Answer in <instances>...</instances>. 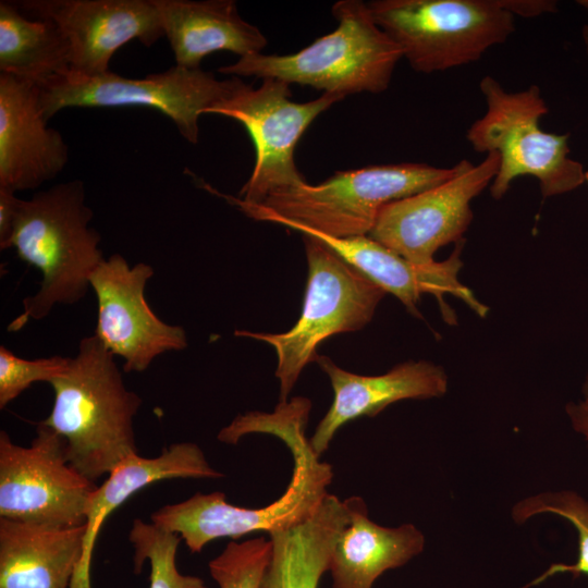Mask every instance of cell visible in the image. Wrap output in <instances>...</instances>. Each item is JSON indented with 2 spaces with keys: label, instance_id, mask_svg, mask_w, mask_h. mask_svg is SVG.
<instances>
[{
  "label": "cell",
  "instance_id": "1",
  "mask_svg": "<svg viewBox=\"0 0 588 588\" xmlns=\"http://www.w3.org/2000/svg\"><path fill=\"white\" fill-rule=\"evenodd\" d=\"M311 401L295 396L280 401L270 413L253 411L236 416L228 431L234 441L252 433L280 439L293 458L289 486L275 501L248 509L226 502L222 492H197L185 501L167 504L150 515L156 526L179 535L191 552H200L220 538L240 539L254 532L269 536L308 522L330 494V464L320 461L306 436Z\"/></svg>",
  "mask_w": 588,
  "mask_h": 588
},
{
  "label": "cell",
  "instance_id": "2",
  "mask_svg": "<svg viewBox=\"0 0 588 588\" xmlns=\"http://www.w3.org/2000/svg\"><path fill=\"white\" fill-rule=\"evenodd\" d=\"M49 383L54 400L41 422L64 439L82 475L96 482L138 454L133 419L143 400L125 387L114 355L95 334L81 340L68 371Z\"/></svg>",
  "mask_w": 588,
  "mask_h": 588
},
{
  "label": "cell",
  "instance_id": "3",
  "mask_svg": "<svg viewBox=\"0 0 588 588\" xmlns=\"http://www.w3.org/2000/svg\"><path fill=\"white\" fill-rule=\"evenodd\" d=\"M85 200L84 182L78 179L21 199L2 249L15 248L42 280L38 292L23 301V310L8 331H19L28 320L48 316L56 305L75 304L86 295L90 275L105 258L98 246L101 236L88 225L94 212Z\"/></svg>",
  "mask_w": 588,
  "mask_h": 588
},
{
  "label": "cell",
  "instance_id": "4",
  "mask_svg": "<svg viewBox=\"0 0 588 588\" xmlns=\"http://www.w3.org/2000/svg\"><path fill=\"white\" fill-rule=\"evenodd\" d=\"M452 168L402 162L338 171L318 185L307 182L275 191L258 205L224 196L247 217L285 225L302 234L336 238L366 236L381 209L452 177Z\"/></svg>",
  "mask_w": 588,
  "mask_h": 588
},
{
  "label": "cell",
  "instance_id": "5",
  "mask_svg": "<svg viewBox=\"0 0 588 588\" xmlns=\"http://www.w3.org/2000/svg\"><path fill=\"white\" fill-rule=\"evenodd\" d=\"M336 28L292 54L254 53L218 69L221 74L275 78L322 94H379L388 89L397 45L377 25L367 2L340 0L332 7Z\"/></svg>",
  "mask_w": 588,
  "mask_h": 588
},
{
  "label": "cell",
  "instance_id": "6",
  "mask_svg": "<svg viewBox=\"0 0 588 588\" xmlns=\"http://www.w3.org/2000/svg\"><path fill=\"white\" fill-rule=\"evenodd\" d=\"M479 87L486 112L468 127L466 138L475 151L500 157L490 185L493 198H502L512 182L525 175L538 181L543 198L568 193L586 182L581 163L569 157V135L541 128L540 120L549 109L537 85L511 93L492 76H485Z\"/></svg>",
  "mask_w": 588,
  "mask_h": 588
},
{
  "label": "cell",
  "instance_id": "7",
  "mask_svg": "<svg viewBox=\"0 0 588 588\" xmlns=\"http://www.w3.org/2000/svg\"><path fill=\"white\" fill-rule=\"evenodd\" d=\"M303 237L308 277L296 323L282 333L234 332L274 348L280 401L287 400L304 368L317 360L318 346L334 334L363 329L387 294L326 243L310 235Z\"/></svg>",
  "mask_w": 588,
  "mask_h": 588
},
{
  "label": "cell",
  "instance_id": "8",
  "mask_svg": "<svg viewBox=\"0 0 588 588\" xmlns=\"http://www.w3.org/2000/svg\"><path fill=\"white\" fill-rule=\"evenodd\" d=\"M367 5L403 58L425 74L475 62L515 30L506 0H373Z\"/></svg>",
  "mask_w": 588,
  "mask_h": 588
},
{
  "label": "cell",
  "instance_id": "9",
  "mask_svg": "<svg viewBox=\"0 0 588 588\" xmlns=\"http://www.w3.org/2000/svg\"><path fill=\"white\" fill-rule=\"evenodd\" d=\"M236 76L218 79L201 69L176 64L144 78H128L111 71L95 77L66 73L39 88L45 120L66 108L144 107L162 112L191 144L199 140V117L230 97L241 85Z\"/></svg>",
  "mask_w": 588,
  "mask_h": 588
},
{
  "label": "cell",
  "instance_id": "10",
  "mask_svg": "<svg viewBox=\"0 0 588 588\" xmlns=\"http://www.w3.org/2000/svg\"><path fill=\"white\" fill-rule=\"evenodd\" d=\"M291 97L290 84L280 79L265 78L258 88L243 82L209 111L240 122L253 142L254 169L237 197L245 204L258 205L275 191L306 182L295 164V147L320 113L345 98L324 93L296 102Z\"/></svg>",
  "mask_w": 588,
  "mask_h": 588
},
{
  "label": "cell",
  "instance_id": "11",
  "mask_svg": "<svg viewBox=\"0 0 588 588\" xmlns=\"http://www.w3.org/2000/svg\"><path fill=\"white\" fill-rule=\"evenodd\" d=\"M97 488L74 468L64 439L39 422L29 446L0 432V517L53 527L86 524Z\"/></svg>",
  "mask_w": 588,
  "mask_h": 588
},
{
  "label": "cell",
  "instance_id": "12",
  "mask_svg": "<svg viewBox=\"0 0 588 588\" xmlns=\"http://www.w3.org/2000/svg\"><path fill=\"white\" fill-rule=\"evenodd\" d=\"M499 166L497 152L478 164L458 161L449 180L384 206L368 236L414 264L433 262L440 247L462 240L473 220L471 201L491 185Z\"/></svg>",
  "mask_w": 588,
  "mask_h": 588
},
{
  "label": "cell",
  "instance_id": "13",
  "mask_svg": "<svg viewBox=\"0 0 588 588\" xmlns=\"http://www.w3.org/2000/svg\"><path fill=\"white\" fill-rule=\"evenodd\" d=\"M152 275L150 265L131 267L120 254L103 259L90 275L98 305L94 334L124 359L125 372L145 371L157 356L187 347L185 330L162 321L146 302L145 287Z\"/></svg>",
  "mask_w": 588,
  "mask_h": 588
},
{
  "label": "cell",
  "instance_id": "14",
  "mask_svg": "<svg viewBox=\"0 0 588 588\" xmlns=\"http://www.w3.org/2000/svg\"><path fill=\"white\" fill-rule=\"evenodd\" d=\"M28 17L53 21L70 46V73L95 77L110 71L113 53L137 39L146 47L164 37L154 0H24Z\"/></svg>",
  "mask_w": 588,
  "mask_h": 588
},
{
  "label": "cell",
  "instance_id": "15",
  "mask_svg": "<svg viewBox=\"0 0 588 588\" xmlns=\"http://www.w3.org/2000/svg\"><path fill=\"white\" fill-rule=\"evenodd\" d=\"M37 85L0 73V187L35 189L69 161L61 133L47 125Z\"/></svg>",
  "mask_w": 588,
  "mask_h": 588
},
{
  "label": "cell",
  "instance_id": "16",
  "mask_svg": "<svg viewBox=\"0 0 588 588\" xmlns=\"http://www.w3.org/2000/svg\"><path fill=\"white\" fill-rule=\"evenodd\" d=\"M316 363L333 389L332 404L309 439L319 457L328 450L338 430L348 421L363 416L375 417L399 401L440 397L448 390L443 368L426 360L405 362L379 376L353 373L322 355Z\"/></svg>",
  "mask_w": 588,
  "mask_h": 588
},
{
  "label": "cell",
  "instance_id": "17",
  "mask_svg": "<svg viewBox=\"0 0 588 588\" xmlns=\"http://www.w3.org/2000/svg\"><path fill=\"white\" fill-rule=\"evenodd\" d=\"M330 246L345 261L357 268L387 293L399 298L408 311L417 315V303L422 294L437 297L444 320L454 323L455 317L444 303V295L462 299L478 316L485 317L488 307L463 285L457 273L462 268V246L444 261L414 264L375 240L366 236L336 238L318 233H305Z\"/></svg>",
  "mask_w": 588,
  "mask_h": 588
},
{
  "label": "cell",
  "instance_id": "18",
  "mask_svg": "<svg viewBox=\"0 0 588 588\" xmlns=\"http://www.w3.org/2000/svg\"><path fill=\"white\" fill-rule=\"evenodd\" d=\"M204 451L194 442H176L156 457L134 454L115 467L90 495L85 524L83 554L70 588H91L90 565L99 530L105 519L131 495L161 480L176 478L220 479Z\"/></svg>",
  "mask_w": 588,
  "mask_h": 588
},
{
  "label": "cell",
  "instance_id": "19",
  "mask_svg": "<svg viewBox=\"0 0 588 588\" xmlns=\"http://www.w3.org/2000/svg\"><path fill=\"white\" fill-rule=\"evenodd\" d=\"M164 37L177 66L200 69L201 60L216 51L240 58L261 53L268 40L245 21L234 0H154Z\"/></svg>",
  "mask_w": 588,
  "mask_h": 588
},
{
  "label": "cell",
  "instance_id": "20",
  "mask_svg": "<svg viewBox=\"0 0 588 588\" xmlns=\"http://www.w3.org/2000/svg\"><path fill=\"white\" fill-rule=\"evenodd\" d=\"M350 519L330 554L333 588H372L387 571L399 568L424 551V534L413 524L384 527L368 517L360 497L347 498Z\"/></svg>",
  "mask_w": 588,
  "mask_h": 588
},
{
  "label": "cell",
  "instance_id": "21",
  "mask_svg": "<svg viewBox=\"0 0 588 588\" xmlns=\"http://www.w3.org/2000/svg\"><path fill=\"white\" fill-rule=\"evenodd\" d=\"M85 525L53 527L0 517V588H70Z\"/></svg>",
  "mask_w": 588,
  "mask_h": 588
},
{
  "label": "cell",
  "instance_id": "22",
  "mask_svg": "<svg viewBox=\"0 0 588 588\" xmlns=\"http://www.w3.org/2000/svg\"><path fill=\"white\" fill-rule=\"evenodd\" d=\"M348 520L345 504L330 495L308 522L269 536L272 558L260 588H318L333 542Z\"/></svg>",
  "mask_w": 588,
  "mask_h": 588
},
{
  "label": "cell",
  "instance_id": "23",
  "mask_svg": "<svg viewBox=\"0 0 588 588\" xmlns=\"http://www.w3.org/2000/svg\"><path fill=\"white\" fill-rule=\"evenodd\" d=\"M70 72V46L49 19H32L15 2H0V73L37 86Z\"/></svg>",
  "mask_w": 588,
  "mask_h": 588
},
{
  "label": "cell",
  "instance_id": "24",
  "mask_svg": "<svg viewBox=\"0 0 588 588\" xmlns=\"http://www.w3.org/2000/svg\"><path fill=\"white\" fill-rule=\"evenodd\" d=\"M540 514L558 515L573 525L577 532L578 555L574 564H552L541 575L520 588L538 586L548 578L562 573L574 577L588 575V501L573 490L546 491L526 497L515 503L511 511L515 524H524Z\"/></svg>",
  "mask_w": 588,
  "mask_h": 588
},
{
  "label": "cell",
  "instance_id": "25",
  "mask_svg": "<svg viewBox=\"0 0 588 588\" xmlns=\"http://www.w3.org/2000/svg\"><path fill=\"white\" fill-rule=\"evenodd\" d=\"M133 546V568L139 574L149 561V588H209L201 578L184 575L176 568L175 556L181 537L152 523L135 518L128 534Z\"/></svg>",
  "mask_w": 588,
  "mask_h": 588
},
{
  "label": "cell",
  "instance_id": "26",
  "mask_svg": "<svg viewBox=\"0 0 588 588\" xmlns=\"http://www.w3.org/2000/svg\"><path fill=\"white\" fill-rule=\"evenodd\" d=\"M272 550L270 538L232 540L209 562L210 575L219 588H260Z\"/></svg>",
  "mask_w": 588,
  "mask_h": 588
},
{
  "label": "cell",
  "instance_id": "27",
  "mask_svg": "<svg viewBox=\"0 0 588 588\" xmlns=\"http://www.w3.org/2000/svg\"><path fill=\"white\" fill-rule=\"evenodd\" d=\"M71 358L51 356L38 359L20 358L3 345L0 346V408L3 409L35 382L63 376Z\"/></svg>",
  "mask_w": 588,
  "mask_h": 588
},
{
  "label": "cell",
  "instance_id": "28",
  "mask_svg": "<svg viewBox=\"0 0 588 588\" xmlns=\"http://www.w3.org/2000/svg\"><path fill=\"white\" fill-rule=\"evenodd\" d=\"M21 198L15 193L0 187V248L8 243L16 219Z\"/></svg>",
  "mask_w": 588,
  "mask_h": 588
},
{
  "label": "cell",
  "instance_id": "29",
  "mask_svg": "<svg viewBox=\"0 0 588 588\" xmlns=\"http://www.w3.org/2000/svg\"><path fill=\"white\" fill-rule=\"evenodd\" d=\"M566 413L574 430L580 433L588 444V375L583 387V399L577 403H569Z\"/></svg>",
  "mask_w": 588,
  "mask_h": 588
},
{
  "label": "cell",
  "instance_id": "30",
  "mask_svg": "<svg viewBox=\"0 0 588 588\" xmlns=\"http://www.w3.org/2000/svg\"><path fill=\"white\" fill-rule=\"evenodd\" d=\"M507 9L515 16L534 17L556 11V2L550 0H506Z\"/></svg>",
  "mask_w": 588,
  "mask_h": 588
},
{
  "label": "cell",
  "instance_id": "31",
  "mask_svg": "<svg viewBox=\"0 0 588 588\" xmlns=\"http://www.w3.org/2000/svg\"><path fill=\"white\" fill-rule=\"evenodd\" d=\"M578 3L586 9V11L588 12V0H581V1H578ZM583 39H584V44H585V48H586V52H587V56H588V24L585 25L584 29H583Z\"/></svg>",
  "mask_w": 588,
  "mask_h": 588
},
{
  "label": "cell",
  "instance_id": "32",
  "mask_svg": "<svg viewBox=\"0 0 588 588\" xmlns=\"http://www.w3.org/2000/svg\"><path fill=\"white\" fill-rule=\"evenodd\" d=\"M586 182L588 183V170L585 172Z\"/></svg>",
  "mask_w": 588,
  "mask_h": 588
}]
</instances>
